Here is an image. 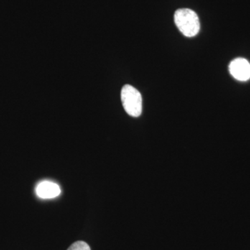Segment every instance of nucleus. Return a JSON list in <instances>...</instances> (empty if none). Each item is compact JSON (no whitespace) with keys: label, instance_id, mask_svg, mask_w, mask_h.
<instances>
[{"label":"nucleus","instance_id":"f257e3e1","mask_svg":"<svg viewBox=\"0 0 250 250\" xmlns=\"http://www.w3.org/2000/svg\"><path fill=\"white\" fill-rule=\"evenodd\" d=\"M174 22L179 31L187 37H194L200 29V20L195 11L180 9L174 14Z\"/></svg>","mask_w":250,"mask_h":250},{"label":"nucleus","instance_id":"f03ea898","mask_svg":"<svg viewBox=\"0 0 250 250\" xmlns=\"http://www.w3.org/2000/svg\"><path fill=\"white\" fill-rule=\"evenodd\" d=\"M121 100L127 114L132 117L141 116L143 109L142 96L137 89L130 85H125L121 90Z\"/></svg>","mask_w":250,"mask_h":250},{"label":"nucleus","instance_id":"7ed1b4c3","mask_svg":"<svg viewBox=\"0 0 250 250\" xmlns=\"http://www.w3.org/2000/svg\"><path fill=\"white\" fill-rule=\"evenodd\" d=\"M229 72L236 80L246 82L250 78V64L246 59H234L230 63Z\"/></svg>","mask_w":250,"mask_h":250},{"label":"nucleus","instance_id":"20e7f679","mask_svg":"<svg viewBox=\"0 0 250 250\" xmlns=\"http://www.w3.org/2000/svg\"><path fill=\"white\" fill-rule=\"evenodd\" d=\"M36 195L42 199H52L58 197L61 188L58 184L49 181H44L36 188Z\"/></svg>","mask_w":250,"mask_h":250},{"label":"nucleus","instance_id":"39448f33","mask_svg":"<svg viewBox=\"0 0 250 250\" xmlns=\"http://www.w3.org/2000/svg\"><path fill=\"white\" fill-rule=\"evenodd\" d=\"M67 250H90V248L84 241H77L71 245Z\"/></svg>","mask_w":250,"mask_h":250}]
</instances>
